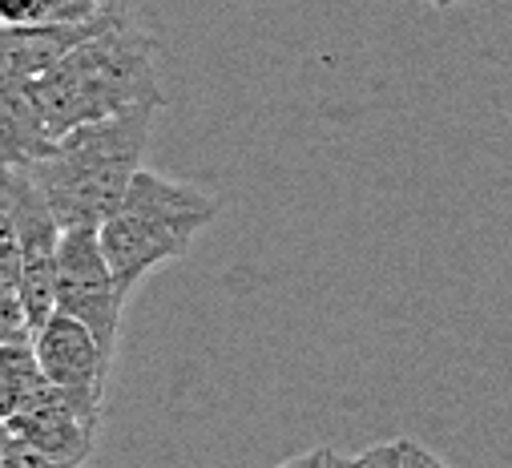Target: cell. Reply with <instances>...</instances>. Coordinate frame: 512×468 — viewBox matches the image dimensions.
<instances>
[{"instance_id": "obj_1", "label": "cell", "mask_w": 512, "mask_h": 468, "mask_svg": "<svg viewBox=\"0 0 512 468\" xmlns=\"http://www.w3.org/2000/svg\"><path fill=\"white\" fill-rule=\"evenodd\" d=\"M37 105L53 138L134 109H162L166 93L154 69V37L138 29L130 0L105 13L53 69L33 77Z\"/></svg>"}, {"instance_id": "obj_2", "label": "cell", "mask_w": 512, "mask_h": 468, "mask_svg": "<svg viewBox=\"0 0 512 468\" xmlns=\"http://www.w3.org/2000/svg\"><path fill=\"white\" fill-rule=\"evenodd\" d=\"M150 117L154 109H134L77 126L61 134L41 162L29 166L61 230H97L121 206L146 158Z\"/></svg>"}, {"instance_id": "obj_3", "label": "cell", "mask_w": 512, "mask_h": 468, "mask_svg": "<svg viewBox=\"0 0 512 468\" xmlns=\"http://www.w3.org/2000/svg\"><path fill=\"white\" fill-rule=\"evenodd\" d=\"M214 218L218 202L210 194L142 166L121 206L97 226V234L109 267L134 291L154 267L182 259Z\"/></svg>"}, {"instance_id": "obj_4", "label": "cell", "mask_w": 512, "mask_h": 468, "mask_svg": "<svg viewBox=\"0 0 512 468\" xmlns=\"http://www.w3.org/2000/svg\"><path fill=\"white\" fill-rule=\"evenodd\" d=\"M130 299V287L117 279L101 251V234L89 226L61 230L57 247V311L85 323L109 351L117 347L121 311Z\"/></svg>"}, {"instance_id": "obj_5", "label": "cell", "mask_w": 512, "mask_h": 468, "mask_svg": "<svg viewBox=\"0 0 512 468\" xmlns=\"http://www.w3.org/2000/svg\"><path fill=\"white\" fill-rule=\"evenodd\" d=\"M33 351L41 360L45 380L57 392H65L89 420L101 424L113 351L85 323H77L73 315H61V311L45 327L33 331Z\"/></svg>"}, {"instance_id": "obj_6", "label": "cell", "mask_w": 512, "mask_h": 468, "mask_svg": "<svg viewBox=\"0 0 512 468\" xmlns=\"http://www.w3.org/2000/svg\"><path fill=\"white\" fill-rule=\"evenodd\" d=\"M97 420H89L65 392H57L49 380L37 388V396L17 412L9 416V432L37 444L41 452L57 456V460H69V464H85L89 452H93V440H97Z\"/></svg>"}, {"instance_id": "obj_7", "label": "cell", "mask_w": 512, "mask_h": 468, "mask_svg": "<svg viewBox=\"0 0 512 468\" xmlns=\"http://www.w3.org/2000/svg\"><path fill=\"white\" fill-rule=\"evenodd\" d=\"M53 130L37 105L33 81L9 77L0 81V170L33 166L53 150Z\"/></svg>"}, {"instance_id": "obj_8", "label": "cell", "mask_w": 512, "mask_h": 468, "mask_svg": "<svg viewBox=\"0 0 512 468\" xmlns=\"http://www.w3.org/2000/svg\"><path fill=\"white\" fill-rule=\"evenodd\" d=\"M89 25H0V81H33L53 69L77 41L89 37Z\"/></svg>"}, {"instance_id": "obj_9", "label": "cell", "mask_w": 512, "mask_h": 468, "mask_svg": "<svg viewBox=\"0 0 512 468\" xmlns=\"http://www.w3.org/2000/svg\"><path fill=\"white\" fill-rule=\"evenodd\" d=\"M41 384H45V372L33 351V339L0 343V420L9 424V416H17L37 396Z\"/></svg>"}, {"instance_id": "obj_10", "label": "cell", "mask_w": 512, "mask_h": 468, "mask_svg": "<svg viewBox=\"0 0 512 468\" xmlns=\"http://www.w3.org/2000/svg\"><path fill=\"white\" fill-rule=\"evenodd\" d=\"M125 0H45V25H89Z\"/></svg>"}, {"instance_id": "obj_11", "label": "cell", "mask_w": 512, "mask_h": 468, "mask_svg": "<svg viewBox=\"0 0 512 468\" xmlns=\"http://www.w3.org/2000/svg\"><path fill=\"white\" fill-rule=\"evenodd\" d=\"M21 339H33L25 295L21 287H0V343H21Z\"/></svg>"}, {"instance_id": "obj_12", "label": "cell", "mask_w": 512, "mask_h": 468, "mask_svg": "<svg viewBox=\"0 0 512 468\" xmlns=\"http://www.w3.org/2000/svg\"><path fill=\"white\" fill-rule=\"evenodd\" d=\"M0 468H77V464L57 460V456L41 452L37 444H29V440L13 436V440H9V452H5V464H0Z\"/></svg>"}, {"instance_id": "obj_13", "label": "cell", "mask_w": 512, "mask_h": 468, "mask_svg": "<svg viewBox=\"0 0 512 468\" xmlns=\"http://www.w3.org/2000/svg\"><path fill=\"white\" fill-rule=\"evenodd\" d=\"M0 25H45V0H0Z\"/></svg>"}, {"instance_id": "obj_14", "label": "cell", "mask_w": 512, "mask_h": 468, "mask_svg": "<svg viewBox=\"0 0 512 468\" xmlns=\"http://www.w3.org/2000/svg\"><path fill=\"white\" fill-rule=\"evenodd\" d=\"M359 468H404V440L375 444L359 456Z\"/></svg>"}, {"instance_id": "obj_15", "label": "cell", "mask_w": 512, "mask_h": 468, "mask_svg": "<svg viewBox=\"0 0 512 468\" xmlns=\"http://www.w3.org/2000/svg\"><path fill=\"white\" fill-rule=\"evenodd\" d=\"M404 468H452V464H444L440 456H432L416 440H404Z\"/></svg>"}, {"instance_id": "obj_16", "label": "cell", "mask_w": 512, "mask_h": 468, "mask_svg": "<svg viewBox=\"0 0 512 468\" xmlns=\"http://www.w3.org/2000/svg\"><path fill=\"white\" fill-rule=\"evenodd\" d=\"M327 452H331V448H311V452H303V456L283 460L279 468H323V464H327Z\"/></svg>"}, {"instance_id": "obj_17", "label": "cell", "mask_w": 512, "mask_h": 468, "mask_svg": "<svg viewBox=\"0 0 512 468\" xmlns=\"http://www.w3.org/2000/svg\"><path fill=\"white\" fill-rule=\"evenodd\" d=\"M323 468H359V456H339V452H327V464Z\"/></svg>"}, {"instance_id": "obj_18", "label": "cell", "mask_w": 512, "mask_h": 468, "mask_svg": "<svg viewBox=\"0 0 512 468\" xmlns=\"http://www.w3.org/2000/svg\"><path fill=\"white\" fill-rule=\"evenodd\" d=\"M9 440H13V432H9V424L0 420V464H5V452H9Z\"/></svg>"}, {"instance_id": "obj_19", "label": "cell", "mask_w": 512, "mask_h": 468, "mask_svg": "<svg viewBox=\"0 0 512 468\" xmlns=\"http://www.w3.org/2000/svg\"><path fill=\"white\" fill-rule=\"evenodd\" d=\"M456 5H464V0H432V9H440V13L444 9H456Z\"/></svg>"}, {"instance_id": "obj_20", "label": "cell", "mask_w": 512, "mask_h": 468, "mask_svg": "<svg viewBox=\"0 0 512 468\" xmlns=\"http://www.w3.org/2000/svg\"><path fill=\"white\" fill-rule=\"evenodd\" d=\"M424 5H432V0H424Z\"/></svg>"}]
</instances>
